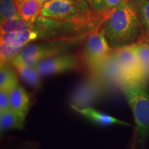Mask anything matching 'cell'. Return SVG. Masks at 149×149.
<instances>
[{"label": "cell", "instance_id": "obj_11", "mask_svg": "<svg viewBox=\"0 0 149 149\" xmlns=\"http://www.w3.org/2000/svg\"><path fill=\"white\" fill-rule=\"evenodd\" d=\"M74 112L82 115L84 117L91 121L93 124L100 126H110L113 125H122L130 126L131 124L124 122L116 117L104 113L93 107H87L84 109H79L76 107H71Z\"/></svg>", "mask_w": 149, "mask_h": 149}, {"label": "cell", "instance_id": "obj_20", "mask_svg": "<svg viewBox=\"0 0 149 149\" xmlns=\"http://www.w3.org/2000/svg\"><path fill=\"white\" fill-rule=\"evenodd\" d=\"M7 149H42V148L37 141L20 139L9 145Z\"/></svg>", "mask_w": 149, "mask_h": 149}, {"label": "cell", "instance_id": "obj_26", "mask_svg": "<svg viewBox=\"0 0 149 149\" xmlns=\"http://www.w3.org/2000/svg\"><path fill=\"white\" fill-rule=\"evenodd\" d=\"M86 1H88V2L89 3V4H90L91 6V0H86Z\"/></svg>", "mask_w": 149, "mask_h": 149}, {"label": "cell", "instance_id": "obj_14", "mask_svg": "<svg viewBox=\"0 0 149 149\" xmlns=\"http://www.w3.org/2000/svg\"><path fill=\"white\" fill-rule=\"evenodd\" d=\"M43 5L37 0H25L16 6L20 18L27 22H33L41 16Z\"/></svg>", "mask_w": 149, "mask_h": 149}, {"label": "cell", "instance_id": "obj_23", "mask_svg": "<svg viewBox=\"0 0 149 149\" xmlns=\"http://www.w3.org/2000/svg\"><path fill=\"white\" fill-rule=\"evenodd\" d=\"M102 2V0H91V6H92L93 10L98 13Z\"/></svg>", "mask_w": 149, "mask_h": 149}, {"label": "cell", "instance_id": "obj_19", "mask_svg": "<svg viewBox=\"0 0 149 149\" xmlns=\"http://www.w3.org/2000/svg\"><path fill=\"white\" fill-rule=\"evenodd\" d=\"M135 48L139 60L149 73V42L139 41L135 44Z\"/></svg>", "mask_w": 149, "mask_h": 149}, {"label": "cell", "instance_id": "obj_15", "mask_svg": "<svg viewBox=\"0 0 149 149\" xmlns=\"http://www.w3.org/2000/svg\"><path fill=\"white\" fill-rule=\"evenodd\" d=\"M13 68H15L20 77L28 86L35 90H37L40 88L42 85V76L35 68V66L18 64L14 66Z\"/></svg>", "mask_w": 149, "mask_h": 149}, {"label": "cell", "instance_id": "obj_16", "mask_svg": "<svg viewBox=\"0 0 149 149\" xmlns=\"http://www.w3.org/2000/svg\"><path fill=\"white\" fill-rule=\"evenodd\" d=\"M19 85L17 74L8 63H1L0 67V90L10 91Z\"/></svg>", "mask_w": 149, "mask_h": 149}, {"label": "cell", "instance_id": "obj_2", "mask_svg": "<svg viewBox=\"0 0 149 149\" xmlns=\"http://www.w3.org/2000/svg\"><path fill=\"white\" fill-rule=\"evenodd\" d=\"M102 26L113 49L137 44L141 37V26L135 0H122L105 14Z\"/></svg>", "mask_w": 149, "mask_h": 149}, {"label": "cell", "instance_id": "obj_17", "mask_svg": "<svg viewBox=\"0 0 149 149\" xmlns=\"http://www.w3.org/2000/svg\"><path fill=\"white\" fill-rule=\"evenodd\" d=\"M135 1L141 26V37L139 41L149 42V0Z\"/></svg>", "mask_w": 149, "mask_h": 149}, {"label": "cell", "instance_id": "obj_7", "mask_svg": "<svg viewBox=\"0 0 149 149\" xmlns=\"http://www.w3.org/2000/svg\"><path fill=\"white\" fill-rule=\"evenodd\" d=\"M113 55L125 78L126 84L146 83L148 72L139 60L135 44L113 49Z\"/></svg>", "mask_w": 149, "mask_h": 149}, {"label": "cell", "instance_id": "obj_25", "mask_svg": "<svg viewBox=\"0 0 149 149\" xmlns=\"http://www.w3.org/2000/svg\"><path fill=\"white\" fill-rule=\"evenodd\" d=\"M37 1H40V2L44 3H44H45L46 2H47V1H51V0H37Z\"/></svg>", "mask_w": 149, "mask_h": 149}, {"label": "cell", "instance_id": "obj_21", "mask_svg": "<svg viewBox=\"0 0 149 149\" xmlns=\"http://www.w3.org/2000/svg\"><path fill=\"white\" fill-rule=\"evenodd\" d=\"M122 0H102V2L99 9L98 13L100 14L105 15L109 11L115 8Z\"/></svg>", "mask_w": 149, "mask_h": 149}, {"label": "cell", "instance_id": "obj_3", "mask_svg": "<svg viewBox=\"0 0 149 149\" xmlns=\"http://www.w3.org/2000/svg\"><path fill=\"white\" fill-rule=\"evenodd\" d=\"M41 15L79 22H103L104 17V15L95 11L86 0H51L43 5Z\"/></svg>", "mask_w": 149, "mask_h": 149}, {"label": "cell", "instance_id": "obj_13", "mask_svg": "<svg viewBox=\"0 0 149 149\" xmlns=\"http://www.w3.org/2000/svg\"><path fill=\"white\" fill-rule=\"evenodd\" d=\"M26 117L15 113L9 109L8 111L0 113V133L1 137L7 131L11 130H22L25 126Z\"/></svg>", "mask_w": 149, "mask_h": 149}, {"label": "cell", "instance_id": "obj_1", "mask_svg": "<svg viewBox=\"0 0 149 149\" xmlns=\"http://www.w3.org/2000/svg\"><path fill=\"white\" fill-rule=\"evenodd\" d=\"M102 22L60 21L40 16L26 22L25 29L1 35V63H8L28 44L61 39H85L102 26Z\"/></svg>", "mask_w": 149, "mask_h": 149}, {"label": "cell", "instance_id": "obj_22", "mask_svg": "<svg viewBox=\"0 0 149 149\" xmlns=\"http://www.w3.org/2000/svg\"><path fill=\"white\" fill-rule=\"evenodd\" d=\"M10 109V92L0 90V113Z\"/></svg>", "mask_w": 149, "mask_h": 149}, {"label": "cell", "instance_id": "obj_4", "mask_svg": "<svg viewBox=\"0 0 149 149\" xmlns=\"http://www.w3.org/2000/svg\"><path fill=\"white\" fill-rule=\"evenodd\" d=\"M82 40L83 39H61L31 43L9 63L13 66L18 64L35 66L44 59L65 54Z\"/></svg>", "mask_w": 149, "mask_h": 149}, {"label": "cell", "instance_id": "obj_18", "mask_svg": "<svg viewBox=\"0 0 149 149\" xmlns=\"http://www.w3.org/2000/svg\"><path fill=\"white\" fill-rule=\"evenodd\" d=\"M0 16L1 22L19 17L13 0H0Z\"/></svg>", "mask_w": 149, "mask_h": 149}, {"label": "cell", "instance_id": "obj_9", "mask_svg": "<svg viewBox=\"0 0 149 149\" xmlns=\"http://www.w3.org/2000/svg\"><path fill=\"white\" fill-rule=\"evenodd\" d=\"M79 66L80 61L77 56L67 53L44 59L35 66L43 77L77 70Z\"/></svg>", "mask_w": 149, "mask_h": 149}, {"label": "cell", "instance_id": "obj_8", "mask_svg": "<svg viewBox=\"0 0 149 149\" xmlns=\"http://www.w3.org/2000/svg\"><path fill=\"white\" fill-rule=\"evenodd\" d=\"M113 51L102 24L87 37L83 50V59L90 70L107 58Z\"/></svg>", "mask_w": 149, "mask_h": 149}, {"label": "cell", "instance_id": "obj_6", "mask_svg": "<svg viewBox=\"0 0 149 149\" xmlns=\"http://www.w3.org/2000/svg\"><path fill=\"white\" fill-rule=\"evenodd\" d=\"M109 88L96 74L91 72L76 86L70 94V107L79 109L92 107L102 100Z\"/></svg>", "mask_w": 149, "mask_h": 149}, {"label": "cell", "instance_id": "obj_5", "mask_svg": "<svg viewBox=\"0 0 149 149\" xmlns=\"http://www.w3.org/2000/svg\"><path fill=\"white\" fill-rule=\"evenodd\" d=\"M122 90L132 110L137 140L144 145L149 135V94L146 84H128Z\"/></svg>", "mask_w": 149, "mask_h": 149}, {"label": "cell", "instance_id": "obj_10", "mask_svg": "<svg viewBox=\"0 0 149 149\" xmlns=\"http://www.w3.org/2000/svg\"><path fill=\"white\" fill-rule=\"evenodd\" d=\"M90 71L96 74L109 88L118 87L122 89L126 84L125 78L113 55V51L107 58Z\"/></svg>", "mask_w": 149, "mask_h": 149}, {"label": "cell", "instance_id": "obj_12", "mask_svg": "<svg viewBox=\"0 0 149 149\" xmlns=\"http://www.w3.org/2000/svg\"><path fill=\"white\" fill-rule=\"evenodd\" d=\"M10 109L15 113L26 117L33 105V100L31 95L19 84L10 92Z\"/></svg>", "mask_w": 149, "mask_h": 149}, {"label": "cell", "instance_id": "obj_24", "mask_svg": "<svg viewBox=\"0 0 149 149\" xmlns=\"http://www.w3.org/2000/svg\"><path fill=\"white\" fill-rule=\"evenodd\" d=\"M15 3L16 6H17L19 4H20V3L23 2L24 1H25V0H13Z\"/></svg>", "mask_w": 149, "mask_h": 149}]
</instances>
